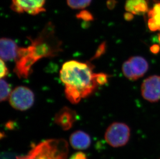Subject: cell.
<instances>
[{"label": "cell", "mask_w": 160, "mask_h": 159, "mask_svg": "<svg viewBox=\"0 0 160 159\" xmlns=\"http://www.w3.org/2000/svg\"><path fill=\"white\" fill-rule=\"evenodd\" d=\"M31 45L19 47L14 72L19 78L27 79L32 73V66L42 58L57 56L63 51L62 42L57 37L54 26L48 23L34 39L29 38Z\"/></svg>", "instance_id": "6da1fadb"}, {"label": "cell", "mask_w": 160, "mask_h": 159, "mask_svg": "<svg viewBox=\"0 0 160 159\" xmlns=\"http://www.w3.org/2000/svg\"><path fill=\"white\" fill-rule=\"evenodd\" d=\"M94 66L90 63L70 60L62 66L60 78L65 85L66 97L72 104L91 95L98 87Z\"/></svg>", "instance_id": "7a4b0ae2"}, {"label": "cell", "mask_w": 160, "mask_h": 159, "mask_svg": "<svg viewBox=\"0 0 160 159\" xmlns=\"http://www.w3.org/2000/svg\"><path fill=\"white\" fill-rule=\"evenodd\" d=\"M68 143L64 139H49L34 146L25 156L16 159H67Z\"/></svg>", "instance_id": "3957f363"}, {"label": "cell", "mask_w": 160, "mask_h": 159, "mask_svg": "<svg viewBox=\"0 0 160 159\" xmlns=\"http://www.w3.org/2000/svg\"><path fill=\"white\" fill-rule=\"evenodd\" d=\"M131 131L125 123L115 122L108 127L105 133V140L112 147H122L130 139Z\"/></svg>", "instance_id": "277c9868"}, {"label": "cell", "mask_w": 160, "mask_h": 159, "mask_svg": "<svg viewBox=\"0 0 160 159\" xmlns=\"http://www.w3.org/2000/svg\"><path fill=\"white\" fill-rule=\"evenodd\" d=\"M35 96L33 92L28 87L19 86L16 87L9 96V102L16 110L24 111L33 105Z\"/></svg>", "instance_id": "5b68a950"}, {"label": "cell", "mask_w": 160, "mask_h": 159, "mask_svg": "<svg viewBox=\"0 0 160 159\" xmlns=\"http://www.w3.org/2000/svg\"><path fill=\"white\" fill-rule=\"evenodd\" d=\"M149 68L146 59L139 56H132L123 64L122 70L127 79L135 81L143 77Z\"/></svg>", "instance_id": "8992f818"}, {"label": "cell", "mask_w": 160, "mask_h": 159, "mask_svg": "<svg viewBox=\"0 0 160 159\" xmlns=\"http://www.w3.org/2000/svg\"><path fill=\"white\" fill-rule=\"evenodd\" d=\"M46 0H12L11 7L17 13L36 15L45 11Z\"/></svg>", "instance_id": "52a82bcc"}, {"label": "cell", "mask_w": 160, "mask_h": 159, "mask_svg": "<svg viewBox=\"0 0 160 159\" xmlns=\"http://www.w3.org/2000/svg\"><path fill=\"white\" fill-rule=\"evenodd\" d=\"M142 97L150 102L160 100V76L152 75L143 81L141 86Z\"/></svg>", "instance_id": "ba28073f"}, {"label": "cell", "mask_w": 160, "mask_h": 159, "mask_svg": "<svg viewBox=\"0 0 160 159\" xmlns=\"http://www.w3.org/2000/svg\"><path fill=\"white\" fill-rule=\"evenodd\" d=\"M77 113L68 107L61 108L54 117V122L63 130H68L77 120Z\"/></svg>", "instance_id": "9c48e42d"}, {"label": "cell", "mask_w": 160, "mask_h": 159, "mask_svg": "<svg viewBox=\"0 0 160 159\" xmlns=\"http://www.w3.org/2000/svg\"><path fill=\"white\" fill-rule=\"evenodd\" d=\"M19 47L12 39L2 38L0 41V56L4 61L15 60L18 54Z\"/></svg>", "instance_id": "30bf717a"}, {"label": "cell", "mask_w": 160, "mask_h": 159, "mask_svg": "<svg viewBox=\"0 0 160 159\" xmlns=\"http://www.w3.org/2000/svg\"><path fill=\"white\" fill-rule=\"evenodd\" d=\"M70 142L75 149L84 150L90 147L91 140L88 134L82 131L78 130L73 132L70 136Z\"/></svg>", "instance_id": "8fae6325"}, {"label": "cell", "mask_w": 160, "mask_h": 159, "mask_svg": "<svg viewBox=\"0 0 160 159\" xmlns=\"http://www.w3.org/2000/svg\"><path fill=\"white\" fill-rule=\"evenodd\" d=\"M124 8L127 12L138 15H144L149 10L146 0H127Z\"/></svg>", "instance_id": "7c38bea8"}, {"label": "cell", "mask_w": 160, "mask_h": 159, "mask_svg": "<svg viewBox=\"0 0 160 159\" xmlns=\"http://www.w3.org/2000/svg\"><path fill=\"white\" fill-rule=\"evenodd\" d=\"M0 89V100L3 102L9 98L12 91H11V87L9 84L3 79H1Z\"/></svg>", "instance_id": "4fadbf2b"}, {"label": "cell", "mask_w": 160, "mask_h": 159, "mask_svg": "<svg viewBox=\"0 0 160 159\" xmlns=\"http://www.w3.org/2000/svg\"><path fill=\"white\" fill-rule=\"evenodd\" d=\"M91 2L92 0H67V4L72 9H84Z\"/></svg>", "instance_id": "5bb4252c"}, {"label": "cell", "mask_w": 160, "mask_h": 159, "mask_svg": "<svg viewBox=\"0 0 160 159\" xmlns=\"http://www.w3.org/2000/svg\"><path fill=\"white\" fill-rule=\"evenodd\" d=\"M148 16L149 18L153 19L160 31V2L156 3L152 8L149 10Z\"/></svg>", "instance_id": "9a60e30c"}, {"label": "cell", "mask_w": 160, "mask_h": 159, "mask_svg": "<svg viewBox=\"0 0 160 159\" xmlns=\"http://www.w3.org/2000/svg\"><path fill=\"white\" fill-rule=\"evenodd\" d=\"M76 18L78 19L82 20L85 22H90L93 20L94 17L89 11L82 9L76 15Z\"/></svg>", "instance_id": "2e32d148"}, {"label": "cell", "mask_w": 160, "mask_h": 159, "mask_svg": "<svg viewBox=\"0 0 160 159\" xmlns=\"http://www.w3.org/2000/svg\"><path fill=\"white\" fill-rule=\"evenodd\" d=\"M106 44L105 42H103L102 43L99 47L98 48L95 54L92 58V60H95L100 58L102 55H103L106 52Z\"/></svg>", "instance_id": "e0dca14e"}, {"label": "cell", "mask_w": 160, "mask_h": 159, "mask_svg": "<svg viewBox=\"0 0 160 159\" xmlns=\"http://www.w3.org/2000/svg\"><path fill=\"white\" fill-rule=\"evenodd\" d=\"M108 75L104 73L96 74V80L98 85L101 86L106 84L108 82Z\"/></svg>", "instance_id": "ac0fdd59"}, {"label": "cell", "mask_w": 160, "mask_h": 159, "mask_svg": "<svg viewBox=\"0 0 160 159\" xmlns=\"http://www.w3.org/2000/svg\"><path fill=\"white\" fill-rule=\"evenodd\" d=\"M8 72L9 71L6 64H5L4 61L1 59V74H0L1 79H3L6 77L8 75Z\"/></svg>", "instance_id": "d6986e66"}, {"label": "cell", "mask_w": 160, "mask_h": 159, "mask_svg": "<svg viewBox=\"0 0 160 159\" xmlns=\"http://www.w3.org/2000/svg\"><path fill=\"white\" fill-rule=\"evenodd\" d=\"M148 26L150 30L152 32L159 30V26H158L156 22L152 18H149L148 20Z\"/></svg>", "instance_id": "ffe728a7"}, {"label": "cell", "mask_w": 160, "mask_h": 159, "mask_svg": "<svg viewBox=\"0 0 160 159\" xmlns=\"http://www.w3.org/2000/svg\"><path fill=\"white\" fill-rule=\"evenodd\" d=\"M69 159H87L86 155L82 152H77L74 153Z\"/></svg>", "instance_id": "44dd1931"}, {"label": "cell", "mask_w": 160, "mask_h": 159, "mask_svg": "<svg viewBox=\"0 0 160 159\" xmlns=\"http://www.w3.org/2000/svg\"><path fill=\"white\" fill-rule=\"evenodd\" d=\"M150 50L152 53L157 54L160 51V46L159 45L155 44V45L151 46V47L150 48Z\"/></svg>", "instance_id": "7402d4cb"}, {"label": "cell", "mask_w": 160, "mask_h": 159, "mask_svg": "<svg viewBox=\"0 0 160 159\" xmlns=\"http://www.w3.org/2000/svg\"><path fill=\"white\" fill-rule=\"evenodd\" d=\"M106 4L109 9H113L116 5L117 1L116 0H108Z\"/></svg>", "instance_id": "603a6c76"}, {"label": "cell", "mask_w": 160, "mask_h": 159, "mask_svg": "<svg viewBox=\"0 0 160 159\" xmlns=\"http://www.w3.org/2000/svg\"><path fill=\"white\" fill-rule=\"evenodd\" d=\"M124 18L126 21H131L134 18V15L131 12H125V14H124Z\"/></svg>", "instance_id": "cb8c5ba5"}, {"label": "cell", "mask_w": 160, "mask_h": 159, "mask_svg": "<svg viewBox=\"0 0 160 159\" xmlns=\"http://www.w3.org/2000/svg\"><path fill=\"white\" fill-rule=\"evenodd\" d=\"M14 123L12 122H8L6 124V127L8 129H12L14 128Z\"/></svg>", "instance_id": "d4e9b609"}, {"label": "cell", "mask_w": 160, "mask_h": 159, "mask_svg": "<svg viewBox=\"0 0 160 159\" xmlns=\"http://www.w3.org/2000/svg\"><path fill=\"white\" fill-rule=\"evenodd\" d=\"M158 41H159V44H160V33L158 34Z\"/></svg>", "instance_id": "484cf974"}]
</instances>
